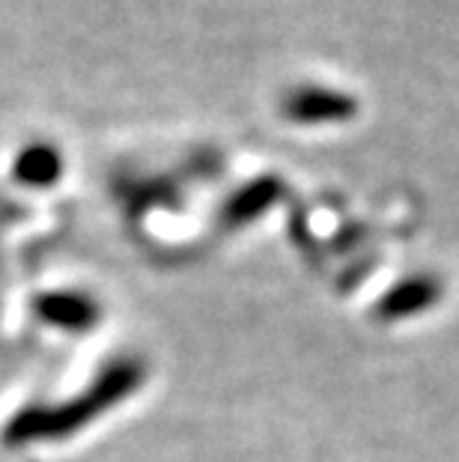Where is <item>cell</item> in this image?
<instances>
[{
    "instance_id": "obj_1",
    "label": "cell",
    "mask_w": 459,
    "mask_h": 462,
    "mask_svg": "<svg viewBox=\"0 0 459 462\" xmlns=\"http://www.w3.org/2000/svg\"><path fill=\"white\" fill-rule=\"evenodd\" d=\"M146 364L134 356H123L111 361L107 367L93 379V385L84 394L72 397L63 406H27L9 420L4 430V445L24 448L33 441L45 439H66L72 432L84 430L90 420L102 418L105 411L120 406L134 391L143 385Z\"/></svg>"
},
{
    "instance_id": "obj_2",
    "label": "cell",
    "mask_w": 459,
    "mask_h": 462,
    "mask_svg": "<svg viewBox=\"0 0 459 462\" xmlns=\"http://www.w3.org/2000/svg\"><path fill=\"white\" fill-rule=\"evenodd\" d=\"M283 120L296 125H331V123H349L358 116V99L344 90L331 87H296L283 96L280 102Z\"/></svg>"
},
{
    "instance_id": "obj_3",
    "label": "cell",
    "mask_w": 459,
    "mask_h": 462,
    "mask_svg": "<svg viewBox=\"0 0 459 462\" xmlns=\"http://www.w3.org/2000/svg\"><path fill=\"white\" fill-rule=\"evenodd\" d=\"M442 292H445L442 281L433 278V274H412V278L397 281L394 287L379 296L373 317L379 322H399L409 317H421L429 308H436Z\"/></svg>"
},
{
    "instance_id": "obj_4",
    "label": "cell",
    "mask_w": 459,
    "mask_h": 462,
    "mask_svg": "<svg viewBox=\"0 0 459 462\" xmlns=\"http://www.w3.org/2000/svg\"><path fill=\"white\" fill-rule=\"evenodd\" d=\"M287 194V185H283L280 176L269 173V176H257L251 180L248 185H242L227 198V203L221 206L218 212V221L224 230H239V227H248L257 218H262L271 206L283 200Z\"/></svg>"
},
{
    "instance_id": "obj_5",
    "label": "cell",
    "mask_w": 459,
    "mask_h": 462,
    "mask_svg": "<svg viewBox=\"0 0 459 462\" xmlns=\"http://www.w3.org/2000/svg\"><path fill=\"white\" fill-rule=\"evenodd\" d=\"M36 317L48 326L69 331V334H87L99 326L102 308L99 301L87 292H45L33 304Z\"/></svg>"
},
{
    "instance_id": "obj_6",
    "label": "cell",
    "mask_w": 459,
    "mask_h": 462,
    "mask_svg": "<svg viewBox=\"0 0 459 462\" xmlns=\"http://www.w3.org/2000/svg\"><path fill=\"white\" fill-rule=\"evenodd\" d=\"M60 173L63 155L51 143H31L15 159V180L31 185V189H48L60 180Z\"/></svg>"
},
{
    "instance_id": "obj_7",
    "label": "cell",
    "mask_w": 459,
    "mask_h": 462,
    "mask_svg": "<svg viewBox=\"0 0 459 462\" xmlns=\"http://www.w3.org/2000/svg\"><path fill=\"white\" fill-rule=\"evenodd\" d=\"M179 194L170 182L152 180V182H141L129 189V203L134 212H150L152 206H164V203H177Z\"/></svg>"
}]
</instances>
